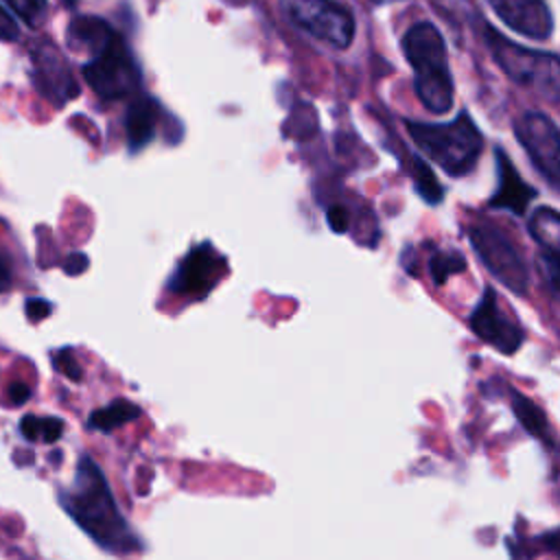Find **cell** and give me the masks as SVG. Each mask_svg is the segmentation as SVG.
<instances>
[{"label": "cell", "mask_w": 560, "mask_h": 560, "mask_svg": "<svg viewBox=\"0 0 560 560\" xmlns=\"http://www.w3.org/2000/svg\"><path fill=\"white\" fill-rule=\"evenodd\" d=\"M68 516L105 551L131 553L140 549L138 536L120 514L105 475L88 455L77 464L74 481L59 494Z\"/></svg>", "instance_id": "obj_1"}, {"label": "cell", "mask_w": 560, "mask_h": 560, "mask_svg": "<svg viewBox=\"0 0 560 560\" xmlns=\"http://www.w3.org/2000/svg\"><path fill=\"white\" fill-rule=\"evenodd\" d=\"M402 52L413 70V90L431 114L453 109L455 83L442 33L431 22H418L402 35Z\"/></svg>", "instance_id": "obj_2"}, {"label": "cell", "mask_w": 560, "mask_h": 560, "mask_svg": "<svg viewBox=\"0 0 560 560\" xmlns=\"http://www.w3.org/2000/svg\"><path fill=\"white\" fill-rule=\"evenodd\" d=\"M405 127L420 153L451 177L468 175L483 151V136L468 112H459L448 122L405 120Z\"/></svg>", "instance_id": "obj_3"}, {"label": "cell", "mask_w": 560, "mask_h": 560, "mask_svg": "<svg viewBox=\"0 0 560 560\" xmlns=\"http://www.w3.org/2000/svg\"><path fill=\"white\" fill-rule=\"evenodd\" d=\"M483 35H486V44H488L494 61L514 83H518L523 88H532L553 103L558 101L560 61L553 52L523 48V46L514 44L512 39L503 37L492 26H486Z\"/></svg>", "instance_id": "obj_4"}, {"label": "cell", "mask_w": 560, "mask_h": 560, "mask_svg": "<svg viewBox=\"0 0 560 560\" xmlns=\"http://www.w3.org/2000/svg\"><path fill=\"white\" fill-rule=\"evenodd\" d=\"M83 79L103 101H120L138 92L140 68L116 31L90 52L83 63Z\"/></svg>", "instance_id": "obj_5"}, {"label": "cell", "mask_w": 560, "mask_h": 560, "mask_svg": "<svg viewBox=\"0 0 560 560\" xmlns=\"http://www.w3.org/2000/svg\"><path fill=\"white\" fill-rule=\"evenodd\" d=\"M466 234L488 273L512 293L525 298L529 291V271L514 243L499 228L488 223L470 225Z\"/></svg>", "instance_id": "obj_6"}, {"label": "cell", "mask_w": 560, "mask_h": 560, "mask_svg": "<svg viewBox=\"0 0 560 560\" xmlns=\"http://www.w3.org/2000/svg\"><path fill=\"white\" fill-rule=\"evenodd\" d=\"M289 13L302 31L335 48L350 46L354 37L352 13L335 0H293Z\"/></svg>", "instance_id": "obj_7"}, {"label": "cell", "mask_w": 560, "mask_h": 560, "mask_svg": "<svg viewBox=\"0 0 560 560\" xmlns=\"http://www.w3.org/2000/svg\"><path fill=\"white\" fill-rule=\"evenodd\" d=\"M514 133L538 173L549 182L551 188H558L560 133L556 122L542 112H525L516 118Z\"/></svg>", "instance_id": "obj_8"}, {"label": "cell", "mask_w": 560, "mask_h": 560, "mask_svg": "<svg viewBox=\"0 0 560 560\" xmlns=\"http://www.w3.org/2000/svg\"><path fill=\"white\" fill-rule=\"evenodd\" d=\"M225 258L212 247V243H201L188 249V254L179 260L177 269L168 278V291L175 295H184L190 300H203L219 278L225 273Z\"/></svg>", "instance_id": "obj_9"}, {"label": "cell", "mask_w": 560, "mask_h": 560, "mask_svg": "<svg viewBox=\"0 0 560 560\" xmlns=\"http://www.w3.org/2000/svg\"><path fill=\"white\" fill-rule=\"evenodd\" d=\"M470 330L488 346L499 350L501 354H514L523 341V328L501 308L497 291L488 284L468 317Z\"/></svg>", "instance_id": "obj_10"}, {"label": "cell", "mask_w": 560, "mask_h": 560, "mask_svg": "<svg viewBox=\"0 0 560 560\" xmlns=\"http://www.w3.org/2000/svg\"><path fill=\"white\" fill-rule=\"evenodd\" d=\"M31 77L37 92L57 107L79 94V85L68 61L48 39H39L31 46Z\"/></svg>", "instance_id": "obj_11"}, {"label": "cell", "mask_w": 560, "mask_h": 560, "mask_svg": "<svg viewBox=\"0 0 560 560\" xmlns=\"http://www.w3.org/2000/svg\"><path fill=\"white\" fill-rule=\"evenodd\" d=\"M494 162H497L499 184L488 206L494 210H508L516 217H525L529 203L538 197V190L518 175L516 166L512 164V160L505 155L501 147H494Z\"/></svg>", "instance_id": "obj_12"}, {"label": "cell", "mask_w": 560, "mask_h": 560, "mask_svg": "<svg viewBox=\"0 0 560 560\" xmlns=\"http://www.w3.org/2000/svg\"><path fill=\"white\" fill-rule=\"evenodd\" d=\"M494 13L512 31L529 39H547L553 31V18L545 0H488Z\"/></svg>", "instance_id": "obj_13"}, {"label": "cell", "mask_w": 560, "mask_h": 560, "mask_svg": "<svg viewBox=\"0 0 560 560\" xmlns=\"http://www.w3.org/2000/svg\"><path fill=\"white\" fill-rule=\"evenodd\" d=\"M160 105L151 96H138L125 116V136L131 153L144 149L158 133Z\"/></svg>", "instance_id": "obj_14"}, {"label": "cell", "mask_w": 560, "mask_h": 560, "mask_svg": "<svg viewBox=\"0 0 560 560\" xmlns=\"http://www.w3.org/2000/svg\"><path fill=\"white\" fill-rule=\"evenodd\" d=\"M510 396H512V409H514L518 422L523 424V429L529 435H534L536 440L545 442L549 448H553V431H551V424H549L545 411L534 400H529L527 396H523L516 389H510Z\"/></svg>", "instance_id": "obj_15"}, {"label": "cell", "mask_w": 560, "mask_h": 560, "mask_svg": "<svg viewBox=\"0 0 560 560\" xmlns=\"http://www.w3.org/2000/svg\"><path fill=\"white\" fill-rule=\"evenodd\" d=\"M140 416H142V409L138 405H133L131 400L118 398V400L109 402L107 407L94 409L88 418V427L96 429V431H103V433H109V431H114L122 424L133 422Z\"/></svg>", "instance_id": "obj_16"}, {"label": "cell", "mask_w": 560, "mask_h": 560, "mask_svg": "<svg viewBox=\"0 0 560 560\" xmlns=\"http://www.w3.org/2000/svg\"><path fill=\"white\" fill-rule=\"evenodd\" d=\"M529 236L542 245V249L558 252L560 247V217L551 206H540L527 217Z\"/></svg>", "instance_id": "obj_17"}, {"label": "cell", "mask_w": 560, "mask_h": 560, "mask_svg": "<svg viewBox=\"0 0 560 560\" xmlns=\"http://www.w3.org/2000/svg\"><path fill=\"white\" fill-rule=\"evenodd\" d=\"M411 182H413L416 192H418L429 206L442 203V199H444V188H442V184L438 182L433 168H431L420 155H413V160H411Z\"/></svg>", "instance_id": "obj_18"}, {"label": "cell", "mask_w": 560, "mask_h": 560, "mask_svg": "<svg viewBox=\"0 0 560 560\" xmlns=\"http://www.w3.org/2000/svg\"><path fill=\"white\" fill-rule=\"evenodd\" d=\"M466 271V258L457 249H438L429 260V273L435 287H444L451 276Z\"/></svg>", "instance_id": "obj_19"}, {"label": "cell", "mask_w": 560, "mask_h": 560, "mask_svg": "<svg viewBox=\"0 0 560 560\" xmlns=\"http://www.w3.org/2000/svg\"><path fill=\"white\" fill-rule=\"evenodd\" d=\"M63 431V422L59 418H37L33 413L24 416L20 420V433L26 440H39V442H57Z\"/></svg>", "instance_id": "obj_20"}, {"label": "cell", "mask_w": 560, "mask_h": 560, "mask_svg": "<svg viewBox=\"0 0 560 560\" xmlns=\"http://www.w3.org/2000/svg\"><path fill=\"white\" fill-rule=\"evenodd\" d=\"M18 18H22L28 26L37 28L44 24L48 15V2L46 0H4Z\"/></svg>", "instance_id": "obj_21"}, {"label": "cell", "mask_w": 560, "mask_h": 560, "mask_svg": "<svg viewBox=\"0 0 560 560\" xmlns=\"http://www.w3.org/2000/svg\"><path fill=\"white\" fill-rule=\"evenodd\" d=\"M50 359H52V365L57 368V372H61L70 381H81L83 378V372H81V368H79L70 348H61V350L52 352Z\"/></svg>", "instance_id": "obj_22"}, {"label": "cell", "mask_w": 560, "mask_h": 560, "mask_svg": "<svg viewBox=\"0 0 560 560\" xmlns=\"http://www.w3.org/2000/svg\"><path fill=\"white\" fill-rule=\"evenodd\" d=\"M538 262H540V269H545L547 273L551 295H556L558 293V252L542 249V254H538Z\"/></svg>", "instance_id": "obj_23"}, {"label": "cell", "mask_w": 560, "mask_h": 560, "mask_svg": "<svg viewBox=\"0 0 560 560\" xmlns=\"http://www.w3.org/2000/svg\"><path fill=\"white\" fill-rule=\"evenodd\" d=\"M326 223L328 228L335 232V234H346L348 228H350V214L346 210V206L337 203V206H330L326 210Z\"/></svg>", "instance_id": "obj_24"}, {"label": "cell", "mask_w": 560, "mask_h": 560, "mask_svg": "<svg viewBox=\"0 0 560 560\" xmlns=\"http://www.w3.org/2000/svg\"><path fill=\"white\" fill-rule=\"evenodd\" d=\"M24 311H26V315H28L31 322H39V319L48 317V313L52 311V304L46 302V300H42V298H31V300H26Z\"/></svg>", "instance_id": "obj_25"}, {"label": "cell", "mask_w": 560, "mask_h": 560, "mask_svg": "<svg viewBox=\"0 0 560 560\" xmlns=\"http://www.w3.org/2000/svg\"><path fill=\"white\" fill-rule=\"evenodd\" d=\"M88 256L85 254H81V252H74V254H70L66 260H63V271L68 273V276H79V273H83L85 269H88Z\"/></svg>", "instance_id": "obj_26"}, {"label": "cell", "mask_w": 560, "mask_h": 560, "mask_svg": "<svg viewBox=\"0 0 560 560\" xmlns=\"http://www.w3.org/2000/svg\"><path fill=\"white\" fill-rule=\"evenodd\" d=\"M0 39L2 42H13L18 39V26L15 20L0 7Z\"/></svg>", "instance_id": "obj_27"}, {"label": "cell", "mask_w": 560, "mask_h": 560, "mask_svg": "<svg viewBox=\"0 0 560 560\" xmlns=\"http://www.w3.org/2000/svg\"><path fill=\"white\" fill-rule=\"evenodd\" d=\"M28 396H31V389H28V385H24V383H15V385L9 387V398H11L15 405L26 402Z\"/></svg>", "instance_id": "obj_28"}, {"label": "cell", "mask_w": 560, "mask_h": 560, "mask_svg": "<svg viewBox=\"0 0 560 560\" xmlns=\"http://www.w3.org/2000/svg\"><path fill=\"white\" fill-rule=\"evenodd\" d=\"M9 287H11V271L7 267L4 256L0 254V293H4Z\"/></svg>", "instance_id": "obj_29"}, {"label": "cell", "mask_w": 560, "mask_h": 560, "mask_svg": "<svg viewBox=\"0 0 560 560\" xmlns=\"http://www.w3.org/2000/svg\"><path fill=\"white\" fill-rule=\"evenodd\" d=\"M372 2H378V4H387V2H398V0H372Z\"/></svg>", "instance_id": "obj_30"}]
</instances>
